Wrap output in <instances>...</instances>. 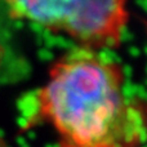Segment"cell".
I'll list each match as a JSON object with an SVG mask.
<instances>
[{"label":"cell","instance_id":"1","mask_svg":"<svg viewBox=\"0 0 147 147\" xmlns=\"http://www.w3.org/2000/svg\"><path fill=\"white\" fill-rule=\"evenodd\" d=\"M39 105L59 147L147 145V101L127 90L121 65L107 52L78 48L58 59Z\"/></svg>","mask_w":147,"mask_h":147},{"label":"cell","instance_id":"2","mask_svg":"<svg viewBox=\"0 0 147 147\" xmlns=\"http://www.w3.org/2000/svg\"><path fill=\"white\" fill-rule=\"evenodd\" d=\"M8 5L12 17L66 34L80 48L93 51L117 48L129 22L127 3L119 0H40L10 1Z\"/></svg>","mask_w":147,"mask_h":147}]
</instances>
